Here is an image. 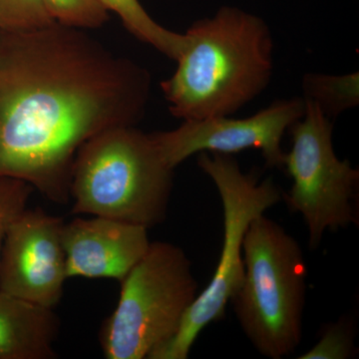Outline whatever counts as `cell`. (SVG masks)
<instances>
[{"mask_svg":"<svg viewBox=\"0 0 359 359\" xmlns=\"http://www.w3.org/2000/svg\"><path fill=\"white\" fill-rule=\"evenodd\" d=\"M150 73L78 28L0 32V178L70 202L78 150L94 135L136 126Z\"/></svg>","mask_w":359,"mask_h":359,"instance_id":"obj_1","label":"cell"},{"mask_svg":"<svg viewBox=\"0 0 359 359\" xmlns=\"http://www.w3.org/2000/svg\"><path fill=\"white\" fill-rule=\"evenodd\" d=\"M184 34L177 69L161 82L175 117L189 121L231 116L269 86L273 40L259 16L224 6Z\"/></svg>","mask_w":359,"mask_h":359,"instance_id":"obj_2","label":"cell"},{"mask_svg":"<svg viewBox=\"0 0 359 359\" xmlns=\"http://www.w3.org/2000/svg\"><path fill=\"white\" fill-rule=\"evenodd\" d=\"M174 170L152 133L136 126L104 130L78 150L71 172V211L154 228L166 219Z\"/></svg>","mask_w":359,"mask_h":359,"instance_id":"obj_3","label":"cell"},{"mask_svg":"<svg viewBox=\"0 0 359 359\" xmlns=\"http://www.w3.org/2000/svg\"><path fill=\"white\" fill-rule=\"evenodd\" d=\"M245 276L231 299L243 332L259 353L282 359L302 341L308 269L301 245L264 215L243 245Z\"/></svg>","mask_w":359,"mask_h":359,"instance_id":"obj_4","label":"cell"},{"mask_svg":"<svg viewBox=\"0 0 359 359\" xmlns=\"http://www.w3.org/2000/svg\"><path fill=\"white\" fill-rule=\"evenodd\" d=\"M198 166L214 182L223 205L221 256L211 282L198 294L177 332L147 359L188 358L201 332L224 318L244 280L243 245L248 228L252 219L282 200L283 192L273 180L261 181L255 171L244 173L233 155L201 152Z\"/></svg>","mask_w":359,"mask_h":359,"instance_id":"obj_5","label":"cell"},{"mask_svg":"<svg viewBox=\"0 0 359 359\" xmlns=\"http://www.w3.org/2000/svg\"><path fill=\"white\" fill-rule=\"evenodd\" d=\"M120 285L117 306L99 334L107 359L148 358L177 332L199 294L186 252L167 242L151 243Z\"/></svg>","mask_w":359,"mask_h":359,"instance_id":"obj_6","label":"cell"},{"mask_svg":"<svg viewBox=\"0 0 359 359\" xmlns=\"http://www.w3.org/2000/svg\"><path fill=\"white\" fill-rule=\"evenodd\" d=\"M304 102V116L289 129L292 147L283 169L292 185L282 199L290 211L302 215L309 247L316 250L325 231L358 223L354 201L359 172L335 154L332 120L313 101Z\"/></svg>","mask_w":359,"mask_h":359,"instance_id":"obj_7","label":"cell"},{"mask_svg":"<svg viewBox=\"0 0 359 359\" xmlns=\"http://www.w3.org/2000/svg\"><path fill=\"white\" fill-rule=\"evenodd\" d=\"M304 110V98L280 99L250 117L189 120L171 131L152 134L163 157L173 169L201 152L233 155L248 149L261 151L266 167L283 169V136L301 119Z\"/></svg>","mask_w":359,"mask_h":359,"instance_id":"obj_8","label":"cell"},{"mask_svg":"<svg viewBox=\"0 0 359 359\" xmlns=\"http://www.w3.org/2000/svg\"><path fill=\"white\" fill-rule=\"evenodd\" d=\"M65 221L43 210L26 209L9 226L0 254V290L55 309L66 280L62 243Z\"/></svg>","mask_w":359,"mask_h":359,"instance_id":"obj_9","label":"cell"},{"mask_svg":"<svg viewBox=\"0 0 359 359\" xmlns=\"http://www.w3.org/2000/svg\"><path fill=\"white\" fill-rule=\"evenodd\" d=\"M67 276L121 282L150 247L148 229L119 219L93 217L63 224Z\"/></svg>","mask_w":359,"mask_h":359,"instance_id":"obj_10","label":"cell"},{"mask_svg":"<svg viewBox=\"0 0 359 359\" xmlns=\"http://www.w3.org/2000/svg\"><path fill=\"white\" fill-rule=\"evenodd\" d=\"M60 320L53 309L0 290V359H53Z\"/></svg>","mask_w":359,"mask_h":359,"instance_id":"obj_11","label":"cell"},{"mask_svg":"<svg viewBox=\"0 0 359 359\" xmlns=\"http://www.w3.org/2000/svg\"><path fill=\"white\" fill-rule=\"evenodd\" d=\"M108 11L119 16L123 25L136 39L154 47L176 61L185 43V34L168 30L156 22L139 0H98Z\"/></svg>","mask_w":359,"mask_h":359,"instance_id":"obj_12","label":"cell"},{"mask_svg":"<svg viewBox=\"0 0 359 359\" xmlns=\"http://www.w3.org/2000/svg\"><path fill=\"white\" fill-rule=\"evenodd\" d=\"M304 99L316 103L330 120L359 104L358 72L344 75L308 73L302 80Z\"/></svg>","mask_w":359,"mask_h":359,"instance_id":"obj_13","label":"cell"},{"mask_svg":"<svg viewBox=\"0 0 359 359\" xmlns=\"http://www.w3.org/2000/svg\"><path fill=\"white\" fill-rule=\"evenodd\" d=\"M59 25L78 29H94L109 20V11L98 0H41Z\"/></svg>","mask_w":359,"mask_h":359,"instance_id":"obj_14","label":"cell"},{"mask_svg":"<svg viewBox=\"0 0 359 359\" xmlns=\"http://www.w3.org/2000/svg\"><path fill=\"white\" fill-rule=\"evenodd\" d=\"M55 23L41 0H0V32H29Z\"/></svg>","mask_w":359,"mask_h":359,"instance_id":"obj_15","label":"cell"},{"mask_svg":"<svg viewBox=\"0 0 359 359\" xmlns=\"http://www.w3.org/2000/svg\"><path fill=\"white\" fill-rule=\"evenodd\" d=\"M355 354V325L348 318L330 323L318 344L302 354L301 359H347Z\"/></svg>","mask_w":359,"mask_h":359,"instance_id":"obj_16","label":"cell"},{"mask_svg":"<svg viewBox=\"0 0 359 359\" xmlns=\"http://www.w3.org/2000/svg\"><path fill=\"white\" fill-rule=\"evenodd\" d=\"M33 191L22 180L0 178V254L9 226L27 208Z\"/></svg>","mask_w":359,"mask_h":359,"instance_id":"obj_17","label":"cell"}]
</instances>
